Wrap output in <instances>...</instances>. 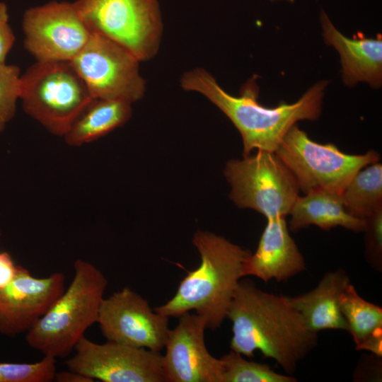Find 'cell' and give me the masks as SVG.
Here are the masks:
<instances>
[{"mask_svg":"<svg viewBox=\"0 0 382 382\" xmlns=\"http://www.w3.org/2000/svg\"><path fill=\"white\" fill-rule=\"evenodd\" d=\"M226 318L232 323L231 350L248 358L259 351L289 375L318 345L317 332L283 295L265 291L249 279L240 280Z\"/></svg>","mask_w":382,"mask_h":382,"instance_id":"1","label":"cell"},{"mask_svg":"<svg viewBox=\"0 0 382 382\" xmlns=\"http://www.w3.org/2000/svg\"><path fill=\"white\" fill-rule=\"evenodd\" d=\"M257 76L241 88L239 96L226 92L205 69L185 72L180 79L183 89L201 93L218 107L239 131L243 157L253 149L274 152L287 132L299 120H315L321 113L328 81L316 83L296 103H282L274 108L258 103Z\"/></svg>","mask_w":382,"mask_h":382,"instance_id":"2","label":"cell"},{"mask_svg":"<svg viewBox=\"0 0 382 382\" xmlns=\"http://www.w3.org/2000/svg\"><path fill=\"white\" fill-rule=\"evenodd\" d=\"M192 243L200 265L182 279L173 298L154 310L168 318L194 311L205 320L207 329L214 330L226 318L250 252L208 231H197Z\"/></svg>","mask_w":382,"mask_h":382,"instance_id":"3","label":"cell"},{"mask_svg":"<svg viewBox=\"0 0 382 382\" xmlns=\"http://www.w3.org/2000/svg\"><path fill=\"white\" fill-rule=\"evenodd\" d=\"M74 278L27 332L28 345L44 356L68 357L86 330L97 323L108 280L94 265L77 259Z\"/></svg>","mask_w":382,"mask_h":382,"instance_id":"4","label":"cell"},{"mask_svg":"<svg viewBox=\"0 0 382 382\" xmlns=\"http://www.w3.org/2000/svg\"><path fill=\"white\" fill-rule=\"evenodd\" d=\"M19 99L28 115L63 137L93 98L70 62L36 61L21 75Z\"/></svg>","mask_w":382,"mask_h":382,"instance_id":"5","label":"cell"},{"mask_svg":"<svg viewBox=\"0 0 382 382\" xmlns=\"http://www.w3.org/2000/svg\"><path fill=\"white\" fill-rule=\"evenodd\" d=\"M274 153L304 194L316 190L341 193L356 173L380 158L374 150L347 154L332 144L315 142L296 125L287 132Z\"/></svg>","mask_w":382,"mask_h":382,"instance_id":"6","label":"cell"},{"mask_svg":"<svg viewBox=\"0 0 382 382\" xmlns=\"http://www.w3.org/2000/svg\"><path fill=\"white\" fill-rule=\"evenodd\" d=\"M74 4L91 33L120 44L139 62L157 53L163 32L157 0H76Z\"/></svg>","mask_w":382,"mask_h":382,"instance_id":"7","label":"cell"},{"mask_svg":"<svg viewBox=\"0 0 382 382\" xmlns=\"http://www.w3.org/2000/svg\"><path fill=\"white\" fill-rule=\"evenodd\" d=\"M224 173L233 202L258 212L267 220L286 218L300 191L295 178L274 152L257 150L242 160H231Z\"/></svg>","mask_w":382,"mask_h":382,"instance_id":"8","label":"cell"},{"mask_svg":"<svg viewBox=\"0 0 382 382\" xmlns=\"http://www.w3.org/2000/svg\"><path fill=\"white\" fill-rule=\"evenodd\" d=\"M70 62L93 98L132 104L145 93L146 81L139 74V60L120 44L100 35L91 33Z\"/></svg>","mask_w":382,"mask_h":382,"instance_id":"9","label":"cell"},{"mask_svg":"<svg viewBox=\"0 0 382 382\" xmlns=\"http://www.w3.org/2000/svg\"><path fill=\"white\" fill-rule=\"evenodd\" d=\"M24 47L37 61H71L91 33L74 2L52 1L27 9L23 16Z\"/></svg>","mask_w":382,"mask_h":382,"instance_id":"10","label":"cell"},{"mask_svg":"<svg viewBox=\"0 0 382 382\" xmlns=\"http://www.w3.org/2000/svg\"><path fill=\"white\" fill-rule=\"evenodd\" d=\"M65 364L69 370L103 382H164L163 355L145 348L83 336Z\"/></svg>","mask_w":382,"mask_h":382,"instance_id":"11","label":"cell"},{"mask_svg":"<svg viewBox=\"0 0 382 382\" xmlns=\"http://www.w3.org/2000/svg\"><path fill=\"white\" fill-rule=\"evenodd\" d=\"M97 323L108 341L156 352L164 348L170 330L169 318L129 287L103 299Z\"/></svg>","mask_w":382,"mask_h":382,"instance_id":"12","label":"cell"},{"mask_svg":"<svg viewBox=\"0 0 382 382\" xmlns=\"http://www.w3.org/2000/svg\"><path fill=\"white\" fill-rule=\"evenodd\" d=\"M178 318L177 325L169 330L164 347V381L222 382V361L212 356L205 345V320L190 312Z\"/></svg>","mask_w":382,"mask_h":382,"instance_id":"13","label":"cell"},{"mask_svg":"<svg viewBox=\"0 0 382 382\" xmlns=\"http://www.w3.org/2000/svg\"><path fill=\"white\" fill-rule=\"evenodd\" d=\"M64 283L62 272L37 278L18 265L14 279L0 289V333L15 337L28 332L63 293Z\"/></svg>","mask_w":382,"mask_h":382,"instance_id":"14","label":"cell"},{"mask_svg":"<svg viewBox=\"0 0 382 382\" xmlns=\"http://www.w3.org/2000/svg\"><path fill=\"white\" fill-rule=\"evenodd\" d=\"M255 252L248 255L244 277L254 276L268 282L286 281L306 270L305 260L289 234L284 217L267 220Z\"/></svg>","mask_w":382,"mask_h":382,"instance_id":"15","label":"cell"},{"mask_svg":"<svg viewBox=\"0 0 382 382\" xmlns=\"http://www.w3.org/2000/svg\"><path fill=\"white\" fill-rule=\"evenodd\" d=\"M320 21L326 44L339 52L345 84L353 86L358 82H366L378 88L382 83V37H366L360 32L352 38L342 35L332 23L324 11Z\"/></svg>","mask_w":382,"mask_h":382,"instance_id":"16","label":"cell"},{"mask_svg":"<svg viewBox=\"0 0 382 382\" xmlns=\"http://www.w3.org/2000/svg\"><path fill=\"white\" fill-rule=\"evenodd\" d=\"M349 283L346 271L338 268L326 272L312 290L294 296L283 295V297L302 316L313 332L347 331V323L340 308V297Z\"/></svg>","mask_w":382,"mask_h":382,"instance_id":"17","label":"cell"},{"mask_svg":"<svg viewBox=\"0 0 382 382\" xmlns=\"http://www.w3.org/2000/svg\"><path fill=\"white\" fill-rule=\"evenodd\" d=\"M289 215L288 228L296 232L310 225L329 231L341 226L355 233L364 232L366 220L349 214L340 192L316 190L296 198Z\"/></svg>","mask_w":382,"mask_h":382,"instance_id":"18","label":"cell"},{"mask_svg":"<svg viewBox=\"0 0 382 382\" xmlns=\"http://www.w3.org/2000/svg\"><path fill=\"white\" fill-rule=\"evenodd\" d=\"M131 105L123 100L93 98L64 135L66 144L80 146L122 126L132 115Z\"/></svg>","mask_w":382,"mask_h":382,"instance_id":"19","label":"cell"},{"mask_svg":"<svg viewBox=\"0 0 382 382\" xmlns=\"http://www.w3.org/2000/svg\"><path fill=\"white\" fill-rule=\"evenodd\" d=\"M347 212L366 219L382 208V165L376 162L361 169L340 193Z\"/></svg>","mask_w":382,"mask_h":382,"instance_id":"20","label":"cell"},{"mask_svg":"<svg viewBox=\"0 0 382 382\" xmlns=\"http://www.w3.org/2000/svg\"><path fill=\"white\" fill-rule=\"evenodd\" d=\"M340 308L355 345L382 329L381 307L361 297L351 283L340 295Z\"/></svg>","mask_w":382,"mask_h":382,"instance_id":"21","label":"cell"},{"mask_svg":"<svg viewBox=\"0 0 382 382\" xmlns=\"http://www.w3.org/2000/svg\"><path fill=\"white\" fill-rule=\"evenodd\" d=\"M223 364L222 382H296L289 374L274 371L268 364L246 359L231 349L221 358Z\"/></svg>","mask_w":382,"mask_h":382,"instance_id":"22","label":"cell"},{"mask_svg":"<svg viewBox=\"0 0 382 382\" xmlns=\"http://www.w3.org/2000/svg\"><path fill=\"white\" fill-rule=\"evenodd\" d=\"M56 359L44 356L35 363H0V382H50L54 381Z\"/></svg>","mask_w":382,"mask_h":382,"instance_id":"23","label":"cell"},{"mask_svg":"<svg viewBox=\"0 0 382 382\" xmlns=\"http://www.w3.org/2000/svg\"><path fill=\"white\" fill-rule=\"evenodd\" d=\"M20 80L18 66L0 63V132L15 116L20 97Z\"/></svg>","mask_w":382,"mask_h":382,"instance_id":"24","label":"cell"},{"mask_svg":"<svg viewBox=\"0 0 382 382\" xmlns=\"http://www.w3.org/2000/svg\"><path fill=\"white\" fill-rule=\"evenodd\" d=\"M365 252L366 262L378 272H382V208L366 218Z\"/></svg>","mask_w":382,"mask_h":382,"instance_id":"25","label":"cell"},{"mask_svg":"<svg viewBox=\"0 0 382 382\" xmlns=\"http://www.w3.org/2000/svg\"><path fill=\"white\" fill-rule=\"evenodd\" d=\"M381 357L371 355L361 356L353 374L354 381H381Z\"/></svg>","mask_w":382,"mask_h":382,"instance_id":"26","label":"cell"},{"mask_svg":"<svg viewBox=\"0 0 382 382\" xmlns=\"http://www.w3.org/2000/svg\"><path fill=\"white\" fill-rule=\"evenodd\" d=\"M8 20L7 6L0 1V63H6V56L15 42V35Z\"/></svg>","mask_w":382,"mask_h":382,"instance_id":"27","label":"cell"},{"mask_svg":"<svg viewBox=\"0 0 382 382\" xmlns=\"http://www.w3.org/2000/svg\"><path fill=\"white\" fill-rule=\"evenodd\" d=\"M18 265L7 252H0V289L8 286L15 278Z\"/></svg>","mask_w":382,"mask_h":382,"instance_id":"28","label":"cell"},{"mask_svg":"<svg viewBox=\"0 0 382 382\" xmlns=\"http://www.w3.org/2000/svg\"><path fill=\"white\" fill-rule=\"evenodd\" d=\"M357 350L369 351L377 357H382V329L378 330L356 345Z\"/></svg>","mask_w":382,"mask_h":382,"instance_id":"29","label":"cell"},{"mask_svg":"<svg viewBox=\"0 0 382 382\" xmlns=\"http://www.w3.org/2000/svg\"><path fill=\"white\" fill-rule=\"evenodd\" d=\"M54 381L57 382H93L91 378L71 370L56 372Z\"/></svg>","mask_w":382,"mask_h":382,"instance_id":"30","label":"cell"},{"mask_svg":"<svg viewBox=\"0 0 382 382\" xmlns=\"http://www.w3.org/2000/svg\"><path fill=\"white\" fill-rule=\"evenodd\" d=\"M271 1H277V0H271ZM284 1H290V2H294L295 0H284Z\"/></svg>","mask_w":382,"mask_h":382,"instance_id":"31","label":"cell"},{"mask_svg":"<svg viewBox=\"0 0 382 382\" xmlns=\"http://www.w3.org/2000/svg\"><path fill=\"white\" fill-rule=\"evenodd\" d=\"M0 235H1V233H0Z\"/></svg>","mask_w":382,"mask_h":382,"instance_id":"32","label":"cell"}]
</instances>
